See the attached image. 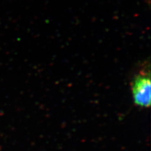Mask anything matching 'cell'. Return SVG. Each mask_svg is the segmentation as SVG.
<instances>
[{"instance_id": "cell-1", "label": "cell", "mask_w": 151, "mask_h": 151, "mask_svg": "<svg viewBox=\"0 0 151 151\" xmlns=\"http://www.w3.org/2000/svg\"><path fill=\"white\" fill-rule=\"evenodd\" d=\"M150 87L149 70H142L135 76L132 83V93L137 106L142 108L150 106Z\"/></svg>"}]
</instances>
